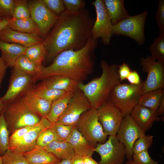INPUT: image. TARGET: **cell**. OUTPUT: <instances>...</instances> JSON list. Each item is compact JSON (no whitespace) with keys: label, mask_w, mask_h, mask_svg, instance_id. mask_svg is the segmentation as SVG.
Masks as SVG:
<instances>
[{"label":"cell","mask_w":164,"mask_h":164,"mask_svg":"<svg viewBox=\"0 0 164 164\" xmlns=\"http://www.w3.org/2000/svg\"><path fill=\"white\" fill-rule=\"evenodd\" d=\"M59 16L43 42L47 60L54 59L63 51L81 49L91 36L94 21L87 9L75 13L65 10Z\"/></svg>","instance_id":"cell-1"},{"label":"cell","mask_w":164,"mask_h":164,"mask_svg":"<svg viewBox=\"0 0 164 164\" xmlns=\"http://www.w3.org/2000/svg\"><path fill=\"white\" fill-rule=\"evenodd\" d=\"M97 40L91 36L81 49L69 50L59 53L50 65L41 67L39 74L34 77L35 82L51 76L58 75L82 82L94 70L95 50Z\"/></svg>","instance_id":"cell-2"},{"label":"cell","mask_w":164,"mask_h":164,"mask_svg":"<svg viewBox=\"0 0 164 164\" xmlns=\"http://www.w3.org/2000/svg\"><path fill=\"white\" fill-rule=\"evenodd\" d=\"M100 66L102 70L100 77L86 84L83 82L78 84L79 89L88 98L91 108L96 109L106 103L111 91L121 83L118 65H109L105 60H102Z\"/></svg>","instance_id":"cell-3"},{"label":"cell","mask_w":164,"mask_h":164,"mask_svg":"<svg viewBox=\"0 0 164 164\" xmlns=\"http://www.w3.org/2000/svg\"><path fill=\"white\" fill-rule=\"evenodd\" d=\"M144 84V81L138 85L118 84L111 92L106 103L118 108L124 116L130 114L138 104Z\"/></svg>","instance_id":"cell-4"},{"label":"cell","mask_w":164,"mask_h":164,"mask_svg":"<svg viewBox=\"0 0 164 164\" xmlns=\"http://www.w3.org/2000/svg\"><path fill=\"white\" fill-rule=\"evenodd\" d=\"M3 114L9 134L19 128L36 125L41 118L28 108L20 98L7 104Z\"/></svg>","instance_id":"cell-5"},{"label":"cell","mask_w":164,"mask_h":164,"mask_svg":"<svg viewBox=\"0 0 164 164\" xmlns=\"http://www.w3.org/2000/svg\"><path fill=\"white\" fill-rule=\"evenodd\" d=\"M75 126L95 148L98 144L103 143L106 141L107 136L104 132L98 119L97 109L91 108L84 112Z\"/></svg>","instance_id":"cell-6"},{"label":"cell","mask_w":164,"mask_h":164,"mask_svg":"<svg viewBox=\"0 0 164 164\" xmlns=\"http://www.w3.org/2000/svg\"><path fill=\"white\" fill-rule=\"evenodd\" d=\"M147 15L148 12L145 11L123 19L112 25V34L127 36L142 44L145 41L144 26Z\"/></svg>","instance_id":"cell-7"},{"label":"cell","mask_w":164,"mask_h":164,"mask_svg":"<svg viewBox=\"0 0 164 164\" xmlns=\"http://www.w3.org/2000/svg\"><path fill=\"white\" fill-rule=\"evenodd\" d=\"M142 71L147 73L141 91V95L153 90L164 88V64L149 56L140 59Z\"/></svg>","instance_id":"cell-8"},{"label":"cell","mask_w":164,"mask_h":164,"mask_svg":"<svg viewBox=\"0 0 164 164\" xmlns=\"http://www.w3.org/2000/svg\"><path fill=\"white\" fill-rule=\"evenodd\" d=\"M35 83L34 77L14 69L8 89L2 97L3 101L7 104L21 98L31 90Z\"/></svg>","instance_id":"cell-9"},{"label":"cell","mask_w":164,"mask_h":164,"mask_svg":"<svg viewBox=\"0 0 164 164\" xmlns=\"http://www.w3.org/2000/svg\"><path fill=\"white\" fill-rule=\"evenodd\" d=\"M91 108L90 102L80 89L75 92L65 111L55 123L64 125H75L81 115Z\"/></svg>","instance_id":"cell-10"},{"label":"cell","mask_w":164,"mask_h":164,"mask_svg":"<svg viewBox=\"0 0 164 164\" xmlns=\"http://www.w3.org/2000/svg\"><path fill=\"white\" fill-rule=\"evenodd\" d=\"M28 3L31 17L39 29L41 37L45 39L59 16L50 10L42 0L28 1Z\"/></svg>","instance_id":"cell-11"},{"label":"cell","mask_w":164,"mask_h":164,"mask_svg":"<svg viewBox=\"0 0 164 164\" xmlns=\"http://www.w3.org/2000/svg\"><path fill=\"white\" fill-rule=\"evenodd\" d=\"M91 4L95 7L96 19L91 31V37L94 39L101 38L102 43L108 45L112 35V24L105 7L103 0H96Z\"/></svg>","instance_id":"cell-12"},{"label":"cell","mask_w":164,"mask_h":164,"mask_svg":"<svg viewBox=\"0 0 164 164\" xmlns=\"http://www.w3.org/2000/svg\"><path fill=\"white\" fill-rule=\"evenodd\" d=\"M145 135V132L138 127L130 114L124 116L116 136L119 142L125 147V158L127 159H132L135 142Z\"/></svg>","instance_id":"cell-13"},{"label":"cell","mask_w":164,"mask_h":164,"mask_svg":"<svg viewBox=\"0 0 164 164\" xmlns=\"http://www.w3.org/2000/svg\"><path fill=\"white\" fill-rule=\"evenodd\" d=\"M94 151L100 156L99 164H123L125 161V147L118 140L116 135L110 136L104 143L98 144Z\"/></svg>","instance_id":"cell-14"},{"label":"cell","mask_w":164,"mask_h":164,"mask_svg":"<svg viewBox=\"0 0 164 164\" xmlns=\"http://www.w3.org/2000/svg\"><path fill=\"white\" fill-rule=\"evenodd\" d=\"M53 123L46 118H41L38 123L18 140L9 143L8 149L22 154L36 145L37 139L40 134Z\"/></svg>","instance_id":"cell-15"},{"label":"cell","mask_w":164,"mask_h":164,"mask_svg":"<svg viewBox=\"0 0 164 164\" xmlns=\"http://www.w3.org/2000/svg\"><path fill=\"white\" fill-rule=\"evenodd\" d=\"M98 119L107 135H116L124 116L114 105L106 103L97 109Z\"/></svg>","instance_id":"cell-16"},{"label":"cell","mask_w":164,"mask_h":164,"mask_svg":"<svg viewBox=\"0 0 164 164\" xmlns=\"http://www.w3.org/2000/svg\"><path fill=\"white\" fill-rule=\"evenodd\" d=\"M0 40L19 44L28 48L35 44L43 43L44 39L37 34L13 30L8 26L0 32Z\"/></svg>","instance_id":"cell-17"},{"label":"cell","mask_w":164,"mask_h":164,"mask_svg":"<svg viewBox=\"0 0 164 164\" xmlns=\"http://www.w3.org/2000/svg\"><path fill=\"white\" fill-rule=\"evenodd\" d=\"M130 115L140 129L145 133L155 121H158L161 118L159 117L157 111L149 108L136 105Z\"/></svg>","instance_id":"cell-18"},{"label":"cell","mask_w":164,"mask_h":164,"mask_svg":"<svg viewBox=\"0 0 164 164\" xmlns=\"http://www.w3.org/2000/svg\"><path fill=\"white\" fill-rule=\"evenodd\" d=\"M21 99L31 111L41 118H46L52 104L38 96L31 91L25 94Z\"/></svg>","instance_id":"cell-19"},{"label":"cell","mask_w":164,"mask_h":164,"mask_svg":"<svg viewBox=\"0 0 164 164\" xmlns=\"http://www.w3.org/2000/svg\"><path fill=\"white\" fill-rule=\"evenodd\" d=\"M42 81L49 88L65 92L74 93L79 90V82L64 76L53 75L46 78Z\"/></svg>","instance_id":"cell-20"},{"label":"cell","mask_w":164,"mask_h":164,"mask_svg":"<svg viewBox=\"0 0 164 164\" xmlns=\"http://www.w3.org/2000/svg\"><path fill=\"white\" fill-rule=\"evenodd\" d=\"M66 141L71 145L75 155L92 156L95 152L94 146L77 130L75 126Z\"/></svg>","instance_id":"cell-21"},{"label":"cell","mask_w":164,"mask_h":164,"mask_svg":"<svg viewBox=\"0 0 164 164\" xmlns=\"http://www.w3.org/2000/svg\"><path fill=\"white\" fill-rule=\"evenodd\" d=\"M22 154L30 164H57L61 160L37 145Z\"/></svg>","instance_id":"cell-22"},{"label":"cell","mask_w":164,"mask_h":164,"mask_svg":"<svg viewBox=\"0 0 164 164\" xmlns=\"http://www.w3.org/2000/svg\"><path fill=\"white\" fill-rule=\"evenodd\" d=\"M27 48L19 44L0 40V50L2 58L8 67H13L17 59L24 54Z\"/></svg>","instance_id":"cell-23"},{"label":"cell","mask_w":164,"mask_h":164,"mask_svg":"<svg viewBox=\"0 0 164 164\" xmlns=\"http://www.w3.org/2000/svg\"><path fill=\"white\" fill-rule=\"evenodd\" d=\"M104 3L113 25L128 16L124 0H104Z\"/></svg>","instance_id":"cell-24"},{"label":"cell","mask_w":164,"mask_h":164,"mask_svg":"<svg viewBox=\"0 0 164 164\" xmlns=\"http://www.w3.org/2000/svg\"><path fill=\"white\" fill-rule=\"evenodd\" d=\"M43 148L61 160H70L75 155L72 146L67 141L55 140Z\"/></svg>","instance_id":"cell-25"},{"label":"cell","mask_w":164,"mask_h":164,"mask_svg":"<svg viewBox=\"0 0 164 164\" xmlns=\"http://www.w3.org/2000/svg\"><path fill=\"white\" fill-rule=\"evenodd\" d=\"M74 93L66 92L53 102L50 112L46 118L51 123H56L65 111Z\"/></svg>","instance_id":"cell-26"},{"label":"cell","mask_w":164,"mask_h":164,"mask_svg":"<svg viewBox=\"0 0 164 164\" xmlns=\"http://www.w3.org/2000/svg\"><path fill=\"white\" fill-rule=\"evenodd\" d=\"M164 99V88H160L146 92L140 96L138 104L157 111Z\"/></svg>","instance_id":"cell-27"},{"label":"cell","mask_w":164,"mask_h":164,"mask_svg":"<svg viewBox=\"0 0 164 164\" xmlns=\"http://www.w3.org/2000/svg\"><path fill=\"white\" fill-rule=\"evenodd\" d=\"M8 26L15 31L41 36L39 29L31 17L18 19L13 18Z\"/></svg>","instance_id":"cell-28"},{"label":"cell","mask_w":164,"mask_h":164,"mask_svg":"<svg viewBox=\"0 0 164 164\" xmlns=\"http://www.w3.org/2000/svg\"><path fill=\"white\" fill-rule=\"evenodd\" d=\"M31 91L38 96L51 104L66 92L49 88L42 81L35 84Z\"/></svg>","instance_id":"cell-29"},{"label":"cell","mask_w":164,"mask_h":164,"mask_svg":"<svg viewBox=\"0 0 164 164\" xmlns=\"http://www.w3.org/2000/svg\"><path fill=\"white\" fill-rule=\"evenodd\" d=\"M42 66H37L23 54L17 59L13 67L14 69L34 77L39 74Z\"/></svg>","instance_id":"cell-30"},{"label":"cell","mask_w":164,"mask_h":164,"mask_svg":"<svg viewBox=\"0 0 164 164\" xmlns=\"http://www.w3.org/2000/svg\"><path fill=\"white\" fill-rule=\"evenodd\" d=\"M23 54L37 66H41L46 58V51L42 43L27 48Z\"/></svg>","instance_id":"cell-31"},{"label":"cell","mask_w":164,"mask_h":164,"mask_svg":"<svg viewBox=\"0 0 164 164\" xmlns=\"http://www.w3.org/2000/svg\"><path fill=\"white\" fill-rule=\"evenodd\" d=\"M149 49L150 56L164 63V31H159V36L155 39Z\"/></svg>","instance_id":"cell-32"},{"label":"cell","mask_w":164,"mask_h":164,"mask_svg":"<svg viewBox=\"0 0 164 164\" xmlns=\"http://www.w3.org/2000/svg\"><path fill=\"white\" fill-rule=\"evenodd\" d=\"M9 133L3 112L0 115V155L2 156L8 149Z\"/></svg>","instance_id":"cell-33"},{"label":"cell","mask_w":164,"mask_h":164,"mask_svg":"<svg viewBox=\"0 0 164 164\" xmlns=\"http://www.w3.org/2000/svg\"><path fill=\"white\" fill-rule=\"evenodd\" d=\"M30 13L28 1L14 0L12 18L18 19L30 17Z\"/></svg>","instance_id":"cell-34"},{"label":"cell","mask_w":164,"mask_h":164,"mask_svg":"<svg viewBox=\"0 0 164 164\" xmlns=\"http://www.w3.org/2000/svg\"><path fill=\"white\" fill-rule=\"evenodd\" d=\"M2 156V164H30L21 154L8 150Z\"/></svg>","instance_id":"cell-35"},{"label":"cell","mask_w":164,"mask_h":164,"mask_svg":"<svg viewBox=\"0 0 164 164\" xmlns=\"http://www.w3.org/2000/svg\"><path fill=\"white\" fill-rule=\"evenodd\" d=\"M153 136L145 135L138 138L135 142L133 148V154L148 150L153 144Z\"/></svg>","instance_id":"cell-36"},{"label":"cell","mask_w":164,"mask_h":164,"mask_svg":"<svg viewBox=\"0 0 164 164\" xmlns=\"http://www.w3.org/2000/svg\"><path fill=\"white\" fill-rule=\"evenodd\" d=\"M75 127V125H64L55 123L52 126L56 137V141L60 142L66 141Z\"/></svg>","instance_id":"cell-37"},{"label":"cell","mask_w":164,"mask_h":164,"mask_svg":"<svg viewBox=\"0 0 164 164\" xmlns=\"http://www.w3.org/2000/svg\"><path fill=\"white\" fill-rule=\"evenodd\" d=\"M55 140H57L56 137L52 126L40 134L37 139L36 144L37 146L44 148Z\"/></svg>","instance_id":"cell-38"},{"label":"cell","mask_w":164,"mask_h":164,"mask_svg":"<svg viewBox=\"0 0 164 164\" xmlns=\"http://www.w3.org/2000/svg\"><path fill=\"white\" fill-rule=\"evenodd\" d=\"M65 10L72 13L78 12L84 9L85 2L83 0H63Z\"/></svg>","instance_id":"cell-39"},{"label":"cell","mask_w":164,"mask_h":164,"mask_svg":"<svg viewBox=\"0 0 164 164\" xmlns=\"http://www.w3.org/2000/svg\"><path fill=\"white\" fill-rule=\"evenodd\" d=\"M45 6L51 12L59 16L65 10L63 0H42Z\"/></svg>","instance_id":"cell-40"},{"label":"cell","mask_w":164,"mask_h":164,"mask_svg":"<svg viewBox=\"0 0 164 164\" xmlns=\"http://www.w3.org/2000/svg\"><path fill=\"white\" fill-rule=\"evenodd\" d=\"M132 160L136 164H158V162L152 159L148 150L133 154Z\"/></svg>","instance_id":"cell-41"},{"label":"cell","mask_w":164,"mask_h":164,"mask_svg":"<svg viewBox=\"0 0 164 164\" xmlns=\"http://www.w3.org/2000/svg\"><path fill=\"white\" fill-rule=\"evenodd\" d=\"M14 0H0V16L12 17Z\"/></svg>","instance_id":"cell-42"},{"label":"cell","mask_w":164,"mask_h":164,"mask_svg":"<svg viewBox=\"0 0 164 164\" xmlns=\"http://www.w3.org/2000/svg\"><path fill=\"white\" fill-rule=\"evenodd\" d=\"M155 19L159 31H164V0H159Z\"/></svg>","instance_id":"cell-43"},{"label":"cell","mask_w":164,"mask_h":164,"mask_svg":"<svg viewBox=\"0 0 164 164\" xmlns=\"http://www.w3.org/2000/svg\"><path fill=\"white\" fill-rule=\"evenodd\" d=\"M35 125L26 126L15 130L9 136V143L15 141L21 138Z\"/></svg>","instance_id":"cell-44"},{"label":"cell","mask_w":164,"mask_h":164,"mask_svg":"<svg viewBox=\"0 0 164 164\" xmlns=\"http://www.w3.org/2000/svg\"><path fill=\"white\" fill-rule=\"evenodd\" d=\"M131 71L128 65L125 62L118 66V72L121 82L126 79Z\"/></svg>","instance_id":"cell-45"},{"label":"cell","mask_w":164,"mask_h":164,"mask_svg":"<svg viewBox=\"0 0 164 164\" xmlns=\"http://www.w3.org/2000/svg\"><path fill=\"white\" fill-rule=\"evenodd\" d=\"M126 79L132 85H138L142 82L139 74L135 70L131 71Z\"/></svg>","instance_id":"cell-46"},{"label":"cell","mask_w":164,"mask_h":164,"mask_svg":"<svg viewBox=\"0 0 164 164\" xmlns=\"http://www.w3.org/2000/svg\"><path fill=\"white\" fill-rule=\"evenodd\" d=\"M8 67L2 58L0 57V87Z\"/></svg>","instance_id":"cell-47"},{"label":"cell","mask_w":164,"mask_h":164,"mask_svg":"<svg viewBox=\"0 0 164 164\" xmlns=\"http://www.w3.org/2000/svg\"><path fill=\"white\" fill-rule=\"evenodd\" d=\"M70 164H84L83 156L75 155L70 160Z\"/></svg>","instance_id":"cell-48"},{"label":"cell","mask_w":164,"mask_h":164,"mask_svg":"<svg viewBox=\"0 0 164 164\" xmlns=\"http://www.w3.org/2000/svg\"><path fill=\"white\" fill-rule=\"evenodd\" d=\"M13 19L12 18L9 17L3 18L2 20L0 22V32L9 25Z\"/></svg>","instance_id":"cell-49"},{"label":"cell","mask_w":164,"mask_h":164,"mask_svg":"<svg viewBox=\"0 0 164 164\" xmlns=\"http://www.w3.org/2000/svg\"><path fill=\"white\" fill-rule=\"evenodd\" d=\"M83 160L84 164H99L90 155L84 156Z\"/></svg>","instance_id":"cell-50"},{"label":"cell","mask_w":164,"mask_h":164,"mask_svg":"<svg viewBox=\"0 0 164 164\" xmlns=\"http://www.w3.org/2000/svg\"><path fill=\"white\" fill-rule=\"evenodd\" d=\"M158 116L159 117L163 115L164 113V99L161 102L157 111Z\"/></svg>","instance_id":"cell-51"},{"label":"cell","mask_w":164,"mask_h":164,"mask_svg":"<svg viewBox=\"0 0 164 164\" xmlns=\"http://www.w3.org/2000/svg\"><path fill=\"white\" fill-rule=\"evenodd\" d=\"M6 105L3 101L2 97H0V115L3 112Z\"/></svg>","instance_id":"cell-52"},{"label":"cell","mask_w":164,"mask_h":164,"mask_svg":"<svg viewBox=\"0 0 164 164\" xmlns=\"http://www.w3.org/2000/svg\"><path fill=\"white\" fill-rule=\"evenodd\" d=\"M57 164H70V160H62Z\"/></svg>","instance_id":"cell-53"},{"label":"cell","mask_w":164,"mask_h":164,"mask_svg":"<svg viewBox=\"0 0 164 164\" xmlns=\"http://www.w3.org/2000/svg\"><path fill=\"white\" fill-rule=\"evenodd\" d=\"M125 164H136L132 159H128Z\"/></svg>","instance_id":"cell-54"},{"label":"cell","mask_w":164,"mask_h":164,"mask_svg":"<svg viewBox=\"0 0 164 164\" xmlns=\"http://www.w3.org/2000/svg\"><path fill=\"white\" fill-rule=\"evenodd\" d=\"M2 164V156L0 155V164Z\"/></svg>","instance_id":"cell-55"},{"label":"cell","mask_w":164,"mask_h":164,"mask_svg":"<svg viewBox=\"0 0 164 164\" xmlns=\"http://www.w3.org/2000/svg\"><path fill=\"white\" fill-rule=\"evenodd\" d=\"M3 18H2V17L0 16V22L2 20Z\"/></svg>","instance_id":"cell-56"}]
</instances>
